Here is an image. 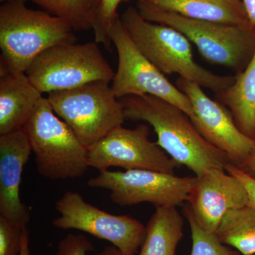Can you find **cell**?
<instances>
[{"instance_id": "d4e9b609", "label": "cell", "mask_w": 255, "mask_h": 255, "mask_svg": "<svg viewBox=\"0 0 255 255\" xmlns=\"http://www.w3.org/2000/svg\"><path fill=\"white\" fill-rule=\"evenodd\" d=\"M225 170L237 178L245 187L248 195V206L255 209V179L243 172L237 166L231 163L226 164Z\"/></svg>"}, {"instance_id": "603a6c76", "label": "cell", "mask_w": 255, "mask_h": 255, "mask_svg": "<svg viewBox=\"0 0 255 255\" xmlns=\"http://www.w3.org/2000/svg\"><path fill=\"white\" fill-rule=\"evenodd\" d=\"M25 228L0 217V255H19Z\"/></svg>"}, {"instance_id": "8992f818", "label": "cell", "mask_w": 255, "mask_h": 255, "mask_svg": "<svg viewBox=\"0 0 255 255\" xmlns=\"http://www.w3.org/2000/svg\"><path fill=\"white\" fill-rule=\"evenodd\" d=\"M48 95L55 113L87 149L125 122L123 104L117 100L110 82H90Z\"/></svg>"}, {"instance_id": "8fae6325", "label": "cell", "mask_w": 255, "mask_h": 255, "mask_svg": "<svg viewBox=\"0 0 255 255\" xmlns=\"http://www.w3.org/2000/svg\"><path fill=\"white\" fill-rule=\"evenodd\" d=\"M145 124L128 129L122 126L88 148V164L99 171L110 167L125 170L148 169L174 174L179 165L158 145L149 138Z\"/></svg>"}, {"instance_id": "30bf717a", "label": "cell", "mask_w": 255, "mask_h": 255, "mask_svg": "<svg viewBox=\"0 0 255 255\" xmlns=\"http://www.w3.org/2000/svg\"><path fill=\"white\" fill-rule=\"evenodd\" d=\"M59 217L53 226L78 230L110 242L126 255H135L145 239L146 226L128 215L109 214L89 204L76 191H67L56 201Z\"/></svg>"}, {"instance_id": "52a82bcc", "label": "cell", "mask_w": 255, "mask_h": 255, "mask_svg": "<svg viewBox=\"0 0 255 255\" xmlns=\"http://www.w3.org/2000/svg\"><path fill=\"white\" fill-rule=\"evenodd\" d=\"M42 94L70 90L90 82L113 80L114 70L98 43L60 45L37 57L26 72Z\"/></svg>"}, {"instance_id": "7402d4cb", "label": "cell", "mask_w": 255, "mask_h": 255, "mask_svg": "<svg viewBox=\"0 0 255 255\" xmlns=\"http://www.w3.org/2000/svg\"><path fill=\"white\" fill-rule=\"evenodd\" d=\"M124 0H102L100 16L93 28L95 42L102 43L107 48L110 46V31L114 20L118 16L117 13L121 1Z\"/></svg>"}, {"instance_id": "f546056e", "label": "cell", "mask_w": 255, "mask_h": 255, "mask_svg": "<svg viewBox=\"0 0 255 255\" xmlns=\"http://www.w3.org/2000/svg\"><path fill=\"white\" fill-rule=\"evenodd\" d=\"M124 1H128V0H124Z\"/></svg>"}, {"instance_id": "4dcf8cb0", "label": "cell", "mask_w": 255, "mask_h": 255, "mask_svg": "<svg viewBox=\"0 0 255 255\" xmlns=\"http://www.w3.org/2000/svg\"></svg>"}, {"instance_id": "ba28073f", "label": "cell", "mask_w": 255, "mask_h": 255, "mask_svg": "<svg viewBox=\"0 0 255 255\" xmlns=\"http://www.w3.org/2000/svg\"><path fill=\"white\" fill-rule=\"evenodd\" d=\"M110 39L118 53V68L112 85L117 98L152 95L176 106L191 117L192 107L187 95L142 55L119 16L111 27Z\"/></svg>"}, {"instance_id": "ac0fdd59", "label": "cell", "mask_w": 255, "mask_h": 255, "mask_svg": "<svg viewBox=\"0 0 255 255\" xmlns=\"http://www.w3.org/2000/svg\"><path fill=\"white\" fill-rule=\"evenodd\" d=\"M184 221L177 207L156 208L146 226L138 255H175L183 237Z\"/></svg>"}, {"instance_id": "9c48e42d", "label": "cell", "mask_w": 255, "mask_h": 255, "mask_svg": "<svg viewBox=\"0 0 255 255\" xmlns=\"http://www.w3.org/2000/svg\"><path fill=\"white\" fill-rule=\"evenodd\" d=\"M195 177H178L148 169L100 171L87 185L110 191L111 201L128 206L149 203L158 207H178L187 202Z\"/></svg>"}, {"instance_id": "ffe728a7", "label": "cell", "mask_w": 255, "mask_h": 255, "mask_svg": "<svg viewBox=\"0 0 255 255\" xmlns=\"http://www.w3.org/2000/svg\"><path fill=\"white\" fill-rule=\"evenodd\" d=\"M39 6L48 14L63 18L74 31L93 30L100 16L102 0H23Z\"/></svg>"}, {"instance_id": "e0dca14e", "label": "cell", "mask_w": 255, "mask_h": 255, "mask_svg": "<svg viewBox=\"0 0 255 255\" xmlns=\"http://www.w3.org/2000/svg\"><path fill=\"white\" fill-rule=\"evenodd\" d=\"M216 99L230 110L240 130L255 140V50L234 84L216 94Z\"/></svg>"}, {"instance_id": "7a4b0ae2", "label": "cell", "mask_w": 255, "mask_h": 255, "mask_svg": "<svg viewBox=\"0 0 255 255\" xmlns=\"http://www.w3.org/2000/svg\"><path fill=\"white\" fill-rule=\"evenodd\" d=\"M73 31L63 18L29 9L23 0L3 1L0 6V70L26 73L46 50L75 43Z\"/></svg>"}, {"instance_id": "83f0119b", "label": "cell", "mask_w": 255, "mask_h": 255, "mask_svg": "<svg viewBox=\"0 0 255 255\" xmlns=\"http://www.w3.org/2000/svg\"><path fill=\"white\" fill-rule=\"evenodd\" d=\"M29 239H28V232L27 228H25L23 231L22 241H21V251L19 255H30L29 251Z\"/></svg>"}, {"instance_id": "9a60e30c", "label": "cell", "mask_w": 255, "mask_h": 255, "mask_svg": "<svg viewBox=\"0 0 255 255\" xmlns=\"http://www.w3.org/2000/svg\"><path fill=\"white\" fill-rule=\"evenodd\" d=\"M42 95L26 73L0 70V135L22 129Z\"/></svg>"}, {"instance_id": "cb8c5ba5", "label": "cell", "mask_w": 255, "mask_h": 255, "mask_svg": "<svg viewBox=\"0 0 255 255\" xmlns=\"http://www.w3.org/2000/svg\"><path fill=\"white\" fill-rule=\"evenodd\" d=\"M95 251V247L86 236L69 233L59 242L54 255H87Z\"/></svg>"}, {"instance_id": "7c38bea8", "label": "cell", "mask_w": 255, "mask_h": 255, "mask_svg": "<svg viewBox=\"0 0 255 255\" xmlns=\"http://www.w3.org/2000/svg\"><path fill=\"white\" fill-rule=\"evenodd\" d=\"M176 86L190 100V119L201 135L224 152L231 164L237 167L243 164L251 155L255 140L240 130L227 107L210 98L203 87L194 82L179 78Z\"/></svg>"}, {"instance_id": "277c9868", "label": "cell", "mask_w": 255, "mask_h": 255, "mask_svg": "<svg viewBox=\"0 0 255 255\" xmlns=\"http://www.w3.org/2000/svg\"><path fill=\"white\" fill-rule=\"evenodd\" d=\"M137 9L151 22L167 25L181 32L194 43L203 58L239 74L255 50V30L246 26L201 21L169 12L137 1Z\"/></svg>"}, {"instance_id": "3957f363", "label": "cell", "mask_w": 255, "mask_h": 255, "mask_svg": "<svg viewBox=\"0 0 255 255\" xmlns=\"http://www.w3.org/2000/svg\"><path fill=\"white\" fill-rule=\"evenodd\" d=\"M121 20L138 50L164 75L177 74L216 94L236 81V75H216L196 63L191 42L175 28L147 21L132 6L124 11Z\"/></svg>"}, {"instance_id": "2e32d148", "label": "cell", "mask_w": 255, "mask_h": 255, "mask_svg": "<svg viewBox=\"0 0 255 255\" xmlns=\"http://www.w3.org/2000/svg\"><path fill=\"white\" fill-rule=\"evenodd\" d=\"M159 9L201 21L251 27L242 0H137ZM253 29V28H252Z\"/></svg>"}, {"instance_id": "6da1fadb", "label": "cell", "mask_w": 255, "mask_h": 255, "mask_svg": "<svg viewBox=\"0 0 255 255\" xmlns=\"http://www.w3.org/2000/svg\"><path fill=\"white\" fill-rule=\"evenodd\" d=\"M126 120L153 128L157 144L179 165L196 177L214 167L224 169L230 159L201 135L184 111L152 95L129 96L122 101Z\"/></svg>"}, {"instance_id": "5bb4252c", "label": "cell", "mask_w": 255, "mask_h": 255, "mask_svg": "<svg viewBox=\"0 0 255 255\" xmlns=\"http://www.w3.org/2000/svg\"><path fill=\"white\" fill-rule=\"evenodd\" d=\"M32 152L23 129L0 135V217L26 228L31 214L20 197L23 167Z\"/></svg>"}, {"instance_id": "f1b7e54d", "label": "cell", "mask_w": 255, "mask_h": 255, "mask_svg": "<svg viewBox=\"0 0 255 255\" xmlns=\"http://www.w3.org/2000/svg\"><path fill=\"white\" fill-rule=\"evenodd\" d=\"M95 255H126L122 253L117 247L114 246H107L104 248L100 253H96Z\"/></svg>"}, {"instance_id": "d6986e66", "label": "cell", "mask_w": 255, "mask_h": 255, "mask_svg": "<svg viewBox=\"0 0 255 255\" xmlns=\"http://www.w3.org/2000/svg\"><path fill=\"white\" fill-rule=\"evenodd\" d=\"M215 233L241 254L255 255V209L246 206L228 211Z\"/></svg>"}, {"instance_id": "5b68a950", "label": "cell", "mask_w": 255, "mask_h": 255, "mask_svg": "<svg viewBox=\"0 0 255 255\" xmlns=\"http://www.w3.org/2000/svg\"><path fill=\"white\" fill-rule=\"evenodd\" d=\"M35 157L37 171L52 180L82 177L90 166L88 149L42 97L23 128Z\"/></svg>"}, {"instance_id": "484cf974", "label": "cell", "mask_w": 255, "mask_h": 255, "mask_svg": "<svg viewBox=\"0 0 255 255\" xmlns=\"http://www.w3.org/2000/svg\"><path fill=\"white\" fill-rule=\"evenodd\" d=\"M238 167L255 179V140L254 147L251 155L243 164L238 166Z\"/></svg>"}, {"instance_id": "44dd1931", "label": "cell", "mask_w": 255, "mask_h": 255, "mask_svg": "<svg viewBox=\"0 0 255 255\" xmlns=\"http://www.w3.org/2000/svg\"><path fill=\"white\" fill-rule=\"evenodd\" d=\"M184 215L191 230L192 240L191 255H239V252L221 243L216 233L209 232L201 227L189 206L184 207Z\"/></svg>"}, {"instance_id": "4316f807", "label": "cell", "mask_w": 255, "mask_h": 255, "mask_svg": "<svg viewBox=\"0 0 255 255\" xmlns=\"http://www.w3.org/2000/svg\"><path fill=\"white\" fill-rule=\"evenodd\" d=\"M242 1L246 7L251 28L255 30V0H242Z\"/></svg>"}, {"instance_id": "4fadbf2b", "label": "cell", "mask_w": 255, "mask_h": 255, "mask_svg": "<svg viewBox=\"0 0 255 255\" xmlns=\"http://www.w3.org/2000/svg\"><path fill=\"white\" fill-rule=\"evenodd\" d=\"M187 202L198 223L216 233L225 215L248 206V193L241 182L225 169L211 168L196 177Z\"/></svg>"}]
</instances>
